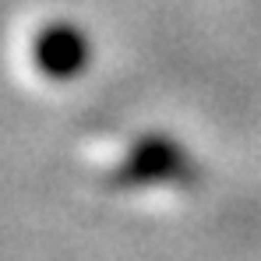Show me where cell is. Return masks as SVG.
Instances as JSON below:
<instances>
[{"label":"cell","mask_w":261,"mask_h":261,"mask_svg":"<svg viewBox=\"0 0 261 261\" xmlns=\"http://www.w3.org/2000/svg\"><path fill=\"white\" fill-rule=\"evenodd\" d=\"M191 176H194V166L184 145H176L170 134H148L110 173V187H152V184L191 180Z\"/></svg>","instance_id":"obj_1"},{"label":"cell","mask_w":261,"mask_h":261,"mask_svg":"<svg viewBox=\"0 0 261 261\" xmlns=\"http://www.w3.org/2000/svg\"><path fill=\"white\" fill-rule=\"evenodd\" d=\"M92 46L88 36L71 21H49L32 39V64L49 82H71L85 71Z\"/></svg>","instance_id":"obj_2"}]
</instances>
